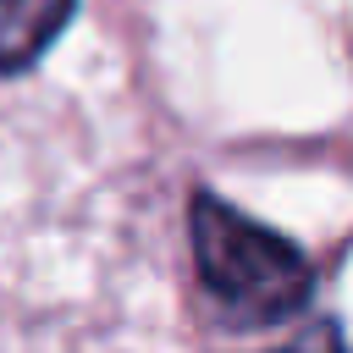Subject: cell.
<instances>
[{"instance_id": "cell-3", "label": "cell", "mask_w": 353, "mask_h": 353, "mask_svg": "<svg viewBox=\"0 0 353 353\" xmlns=\"http://www.w3.org/2000/svg\"><path fill=\"white\" fill-rule=\"evenodd\" d=\"M270 353H347V342H342L336 320H314V325H303L298 336H287L281 347H270Z\"/></svg>"}, {"instance_id": "cell-2", "label": "cell", "mask_w": 353, "mask_h": 353, "mask_svg": "<svg viewBox=\"0 0 353 353\" xmlns=\"http://www.w3.org/2000/svg\"><path fill=\"white\" fill-rule=\"evenodd\" d=\"M77 0H0V77L28 72L72 22Z\"/></svg>"}, {"instance_id": "cell-1", "label": "cell", "mask_w": 353, "mask_h": 353, "mask_svg": "<svg viewBox=\"0 0 353 353\" xmlns=\"http://www.w3.org/2000/svg\"><path fill=\"white\" fill-rule=\"evenodd\" d=\"M188 237H193V270L204 298L232 331L248 325H281L309 309L314 265L254 215L232 210L215 193H193L188 204Z\"/></svg>"}]
</instances>
